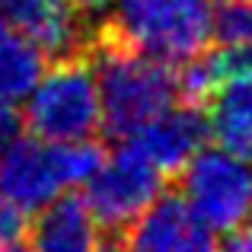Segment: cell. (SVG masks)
I'll list each match as a JSON object with an SVG mask.
<instances>
[{"label": "cell", "instance_id": "obj_3", "mask_svg": "<svg viewBox=\"0 0 252 252\" xmlns=\"http://www.w3.org/2000/svg\"><path fill=\"white\" fill-rule=\"evenodd\" d=\"M23 125L42 141H83L102 128L99 90L83 55L58 58L23 102Z\"/></svg>", "mask_w": 252, "mask_h": 252}, {"label": "cell", "instance_id": "obj_1", "mask_svg": "<svg viewBox=\"0 0 252 252\" xmlns=\"http://www.w3.org/2000/svg\"><path fill=\"white\" fill-rule=\"evenodd\" d=\"M83 55L96 77L102 128L112 137H131L141 125L182 99L176 64L131 51L99 32H93Z\"/></svg>", "mask_w": 252, "mask_h": 252}, {"label": "cell", "instance_id": "obj_6", "mask_svg": "<svg viewBox=\"0 0 252 252\" xmlns=\"http://www.w3.org/2000/svg\"><path fill=\"white\" fill-rule=\"evenodd\" d=\"M64 191H67V179L55 141L23 134L0 157V198L16 204L19 211L35 214Z\"/></svg>", "mask_w": 252, "mask_h": 252}, {"label": "cell", "instance_id": "obj_11", "mask_svg": "<svg viewBox=\"0 0 252 252\" xmlns=\"http://www.w3.org/2000/svg\"><path fill=\"white\" fill-rule=\"evenodd\" d=\"M208 134L217 147L252 157V74L227 77L208 93Z\"/></svg>", "mask_w": 252, "mask_h": 252}, {"label": "cell", "instance_id": "obj_17", "mask_svg": "<svg viewBox=\"0 0 252 252\" xmlns=\"http://www.w3.org/2000/svg\"><path fill=\"white\" fill-rule=\"evenodd\" d=\"M80 13H109L118 0H70Z\"/></svg>", "mask_w": 252, "mask_h": 252}, {"label": "cell", "instance_id": "obj_2", "mask_svg": "<svg viewBox=\"0 0 252 252\" xmlns=\"http://www.w3.org/2000/svg\"><path fill=\"white\" fill-rule=\"evenodd\" d=\"M96 32L166 64H185L201 55L211 42V3L208 0H118L109 10L105 26Z\"/></svg>", "mask_w": 252, "mask_h": 252}, {"label": "cell", "instance_id": "obj_19", "mask_svg": "<svg viewBox=\"0 0 252 252\" xmlns=\"http://www.w3.org/2000/svg\"><path fill=\"white\" fill-rule=\"evenodd\" d=\"M10 32V23H6V13H3V3H0V35Z\"/></svg>", "mask_w": 252, "mask_h": 252}, {"label": "cell", "instance_id": "obj_8", "mask_svg": "<svg viewBox=\"0 0 252 252\" xmlns=\"http://www.w3.org/2000/svg\"><path fill=\"white\" fill-rule=\"evenodd\" d=\"M208 118H204V109L189 99H176L172 105L154 115L147 125L134 131L131 141L157 169L166 176V172H179L198 150L208 144Z\"/></svg>", "mask_w": 252, "mask_h": 252}, {"label": "cell", "instance_id": "obj_10", "mask_svg": "<svg viewBox=\"0 0 252 252\" xmlns=\"http://www.w3.org/2000/svg\"><path fill=\"white\" fill-rule=\"evenodd\" d=\"M99 223L77 195H61L35 211L29 223V252H96L102 236Z\"/></svg>", "mask_w": 252, "mask_h": 252}, {"label": "cell", "instance_id": "obj_16", "mask_svg": "<svg viewBox=\"0 0 252 252\" xmlns=\"http://www.w3.org/2000/svg\"><path fill=\"white\" fill-rule=\"evenodd\" d=\"M220 252H252V223L230 230L227 240L220 243Z\"/></svg>", "mask_w": 252, "mask_h": 252}, {"label": "cell", "instance_id": "obj_4", "mask_svg": "<svg viewBox=\"0 0 252 252\" xmlns=\"http://www.w3.org/2000/svg\"><path fill=\"white\" fill-rule=\"evenodd\" d=\"M179 198L214 233L249 223L252 217V157L204 144L179 169Z\"/></svg>", "mask_w": 252, "mask_h": 252}, {"label": "cell", "instance_id": "obj_20", "mask_svg": "<svg viewBox=\"0 0 252 252\" xmlns=\"http://www.w3.org/2000/svg\"><path fill=\"white\" fill-rule=\"evenodd\" d=\"M0 252H29V249H26L23 243H19V246H10V249H0Z\"/></svg>", "mask_w": 252, "mask_h": 252}, {"label": "cell", "instance_id": "obj_7", "mask_svg": "<svg viewBox=\"0 0 252 252\" xmlns=\"http://www.w3.org/2000/svg\"><path fill=\"white\" fill-rule=\"evenodd\" d=\"M125 252H220L217 233L179 195H160L125 227Z\"/></svg>", "mask_w": 252, "mask_h": 252}, {"label": "cell", "instance_id": "obj_12", "mask_svg": "<svg viewBox=\"0 0 252 252\" xmlns=\"http://www.w3.org/2000/svg\"><path fill=\"white\" fill-rule=\"evenodd\" d=\"M48 67V55L19 32L0 35V105H19Z\"/></svg>", "mask_w": 252, "mask_h": 252}, {"label": "cell", "instance_id": "obj_9", "mask_svg": "<svg viewBox=\"0 0 252 252\" xmlns=\"http://www.w3.org/2000/svg\"><path fill=\"white\" fill-rule=\"evenodd\" d=\"M13 32L35 42L45 55H83L93 32H86L83 13L70 0H0Z\"/></svg>", "mask_w": 252, "mask_h": 252}, {"label": "cell", "instance_id": "obj_5", "mask_svg": "<svg viewBox=\"0 0 252 252\" xmlns=\"http://www.w3.org/2000/svg\"><path fill=\"white\" fill-rule=\"evenodd\" d=\"M163 195V172L131 141H122L102 157L99 169L83 185V204L99 227L125 230L144 208Z\"/></svg>", "mask_w": 252, "mask_h": 252}, {"label": "cell", "instance_id": "obj_14", "mask_svg": "<svg viewBox=\"0 0 252 252\" xmlns=\"http://www.w3.org/2000/svg\"><path fill=\"white\" fill-rule=\"evenodd\" d=\"M29 233V214L0 198V249L19 246Z\"/></svg>", "mask_w": 252, "mask_h": 252}, {"label": "cell", "instance_id": "obj_18", "mask_svg": "<svg viewBox=\"0 0 252 252\" xmlns=\"http://www.w3.org/2000/svg\"><path fill=\"white\" fill-rule=\"evenodd\" d=\"M96 252H125V249H122V243H99Z\"/></svg>", "mask_w": 252, "mask_h": 252}, {"label": "cell", "instance_id": "obj_13", "mask_svg": "<svg viewBox=\"0 0 252 252\" xmlns=\"http://www.w3.org/2000/svg\"><path fill=\"white\" fill-rule=\"evenodd\" d=\"M211 38L220 48L252 45V0H217V3H211Z\"/></svg>", "mask_w": 252, "mask_h": 252}, {"label": "cell", "instance_id": "obj_15", "mask_svg": "<svg viewBox=\"0 0 252 252\" xmlns=\"http://www.w3.org/2000/svg\"><path fill=\"white\" fill-rule=\"evenodd\" d=\"M23 131H26V125H23L19 109H13V105H0V157H3L6 150L23 137Z\"/></svg>", "mask_w": 252, "mask_h": 252}]
</instances>
